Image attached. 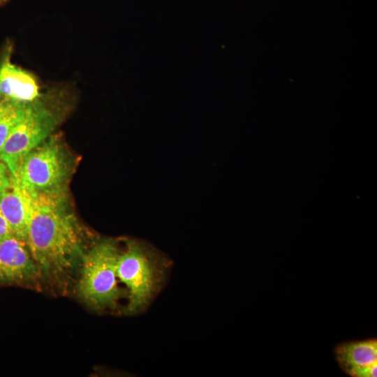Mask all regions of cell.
<instances>
[{"label":"cell","mask_w":377,"mask_h":377,"mask_svg":"<svg viewBox=\"0 0 377 377\" xmlns=\"http://www.w3.org/2000/svg\"><path fill=\"white\" fill-rule=\"evenodd\" d=\"M31 195L27 244L43 275L64 279L80 266L86 235L73 212L68 192Z\"/></svg>","instance_id":"1"},{"label":"cell","mask_w":377,"mask_h":377,"mask_svg":"<svg viewBox=\"0 0 377 377\" xmlns=\"http://www.w3.org/2000/svg\"><path fill=\"white\" fill-rule=\"evenodd\" d=\"M76 159L58 134H52L20 161L12 181L29 195L68 192Z\"/></svg>","instance_id":"2"},{"label":"cell","mask_w":377,"mask_h":377,"mask_svg":"<svg viewBox=\"0 0 377 377\" xmlns=\"http://www.w3.org/2000/svg\"><path fill=\"white\" fill-rule=\"evenodd\" d=\"M121 247L114 239H101L83 256L76 293L92 309H114L121 297L117 274Z\"/></svg>","instance_id":"3"},{"label":"cell","mask_w":377,"mask_h":377,"mask_svg":"<svg viewBox=\"0 0 377 377\" xmlns=\"http://www.w3.org/2000/svg\"><path fill=\"white\" fill-rule=\"evenodd\" d=\"M159 263L154 251L144 243L127 239L121 247L117 274L128 289L127 313L138 312L150 301L161 279Z\"/></svg>","instance_id":"4"},{"label":"cell","mask_w":377,"mask_h":377,"mask_svg":"<svg viewBox=\"0 0 377 377\" xmlns=\"http://www.w3.org/2000/svg\"><path fill=\"white\" fill-rule=\"evenodd\" d=\"M60 121L61 114L41 96L27 104L22 118L0 150V161L12 176L25 155L52 135Z\"/></svg>","instance_id":"5"},{"label":"cell","mask_w":377,"mask_h":377,"mask_svg":"<svg viewBox=\"0 0 377 377\" xmlns=\"http://www.w3.org/2000/svg\"><path fill=\"white\" fill-rule=\"evenodd\" d=\"M42 276L26 242L14 235L0 241V285L34 283Z\"/></svg>","instance_id":"6"},{"label":"cell","mask_w":377,"mask_h":377,"mask_svg":"<svg viewBox=\"0 0 377 377\" xmlns=\"http://www.w3.org/2000/svg\"><path fill=\"white\" fill-rule=\"evenodd\" d=\"M341 369L353 377H376L377 340L369 339L340 343L334 348Z\"/></svg>","instance_id":"7"},{"label":"cell","mask_w":377,"mask_h":377,"mask_svg":"<svg viewBox=\"0 0 377 377\" xmlns=\"http://www.w3.org/2000/svg\"><path fill=\"white\" fill-rule=\"evenodd\" d=\"M40 96L35 77L13 64L8 51L0 63V102L28 103Z\"/></svg>","instance_id":"8"},{"label":"cell","mask_w":377,"mask_h":377,"mask_svg":"<svg viewBox=\"0 0 377 377\" xmlns=\"http://www.w3.org/2000/svg\"><path fill=\"white\" fill-rule=\"evenodd\" d=\"M31 202V195L13 181L12 186L0 193V209L13 235L24 242L27 241Z\"/></svg>","instance_id":"9"},{"label":"cell","mask_w":377,"mask_h":377,"mask_svg":"<svg viewBox=\"0 0 377 377\" xmlns=\"http://www.w3.org/2000/svg\"><path fill=\"white\" fill-rule=\"evenodd\" d=\"M27 104L14 101L0 102V150L12 131L22 118Z\"/></svg>","instance_id":"10"},{"label":"cell","mask_w":377,"mask_h":377,"mask_svg":"<svg viewBox=\"0 0 377 377\" xmlns=\"http://www.w3.org/2000/svg\"><path fill=\"white\" fill-rule=\"evenodd\" d=\"M12 186V175L8 166L0 161V193Z\"/></svg>","instance_id":"11"},{"label":"cell","mask_w":377,"mask_h":377,"mask_svg":"<svg viewBox=\"0 0 377 377\" xmlns=\"http://www.w3.org/2000/svg\"><path fill=\"white\" fill-rule=\"evenodd\" d=\"M13 235L0 209V241Z\"/></svg>","instance_id":"12"},{"label":"cell","mask_w":377,"mask_h":377,"mask_svg":"<svg viewBox=\"0 0 377 377\" xmlns=\"http://www.w3.org/2000/svg\"><path fill=\"white\" fill-rule=\"evenodd\" d=\"M7 1H8V0H0V4L3 3H4V2Z\"/></svg>","instance_id":"13"}]
</instances>
